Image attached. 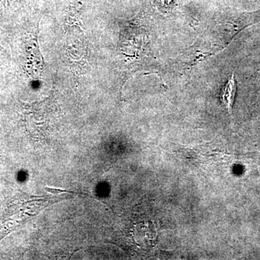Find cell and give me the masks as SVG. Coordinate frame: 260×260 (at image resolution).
I'll return each instance as SVG.
<instances>
[{"instance_id": "7a4b0ae2", "label": "cell", "mask_w": 260, "mask_h": 260, "mask_svg": "<svg viewBox=\"0 0 260 260\" xmlns=\"http://www.w3.org/2000/svg\"><path fill=\"white\" fill-rule=\"evenodd\" d=\"M160 1H161V3L162 2V3H167V4H168V3H170V2L172 1V0H160Z\"/></svg>"}, {"instance_id": "6da1fadb", "label": "cell", "mask_w": 260, "mask_h": 260, "mask_svg": "<svg viewBox=\"0 0 260 260\" xmlns=\"http://www.w3.org/2000/svg\"><path fill=\"white\" fill-rule=\"evenodd\" d=\"M237 90V86L235 75H234V73H233L220 93L221 102L223 103L225 109L230 114H232L233 106H234V101H235Z\"/></svg>"}]
</instances>
